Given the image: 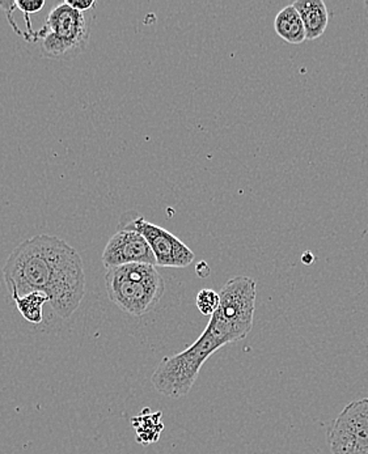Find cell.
<instances>
[{
  "label": "cell",
  "mask_w": 368,
  "mask_h": 454,
  "mask_svg": "<svg viewBox=\"0 0 368 454\" xmlns=\"http://www.w3.org/2000/svg\"><path fill=\"white\" fill-rule=\"evenodd\" d=\"M3 278L11 296L43 293L60 318L76 312L85 293L81 254L56 236L37 235L21 242L8 257Z\"/></svg>",
  "instance_id": "6da1fadb"
},
{
  "label": "cell",
  "mask_w": 368,
  "mask_h": 454,
  "mask_svg": "<svg viewBox=\"0 0 368 454\" xmlns=\"http://www.w3.org/2000/svg\"><path fill=\"white\" fill-rule=\"evenodd\" d=\"M106 293L114 304L128 315H147L163 297L166 283L156 266L145 263L106 270Z\"/></svg>",
  "instance_id": "7a4b0ae2"
},
{
  "label": "cell",
  "mask_w": 368,
  "mask_h": 454,
  "mask_svg": "<svg viewBox=\"0 0 368 454\" xmlns=\"http://www.w3.org/2000/svg\"><path fill=\"white\" fill-rule=\"evenodd\" d=\"M223 346L210 330L205 329L193 345L180 354L164 357L153 373L151 382L159 393L167 397L175 400L185 397L197 381L203 364Z\"/></svg>",
  "instance_id": "3957f363"
},
{
  "label": "cell",
  "mask_w": 368,
  "mask_h": 454,
  "mask_svg": "<svg viewBox=\"0 0 368 454\" xmlns=\"http://www.w3.org/2000/svg\"><path fill=\"white\" fill-rule=\"evenodd\" d=\"M219 296L221 304L206 329L226 346L247 338L254 327L255 280L249 277L232 278L222 288Z\"/></svg>",
  "instance_id": "277c9868"
},
{
  "label": "cell",
  "mask_w": 368,
  "mask_h": 454,
  "mask_svg": "<svg viewBox=\"0 0 368 454\" xmlns=\"http://www.w3.org/2000/svg\"><path fill=\"white\" fill-rule=\"evenodd\" d=\"M90 21L84 13L74 10L67 2L57 4L37 30L41 53L49 59H71L84 51L90 41Z\"/></svg>",
  "instance_id": "5b68a950"
},
{
  "label": "cell",
  "mask_w": 368,
  "mask_h": 454,
  "mask_svg": "<svg viewBox=\"0 0 368 454\" xmlns=\"http://www.w3.org/2000/svg\"><path fill=\"white\" fill-rule=\"evenodd\" d=\"M326 439L332 454H368V398L345 406Z\"/></svg>",
  "instance_id": "8992f818"
},
{
  "label": "cell",
  "mask_w": 368,
  "mask_h": 454,
  "mask_svg": "<svg viewBox=\"0 0 368 454\" xmlns=\"http://www.w3.org/2000/svg\"><path fill=\"white\" fill-rule=\"evenodd\" d=\"M131 228L138 231L147 240L153 255L156 266L161 268H186L193 262L196 254L191 247H186L180 239L159 225L147 222L145 217H138L130 223Z\"/></svg>",
  "instance_id": "52a82bcc"
},
{
  "label": "cell",
  "mask_w": 368,
  "mask_h": 454,
  "mask_svg": "<svg viewBox=\"0 0 368 454\" xmlns=\"http://www.w3.org/2000/svg\"><path fill=\"white\" fill-rule=\"evenodd\" d=\"M101 260L106 270L133 263L156 266L155 255L147 240L130 225H126L112 236Z\"/></svg>",
  "instance_id": "ba28073f"
},
{
  "label": "cell",
  "mask_w": 368,
  "mask_h": 454,
  "mask_svg": "<svg viewBox=\"0 0 368 454\" xmlns=\"http://www.w3.org/2000/svg\"><path fill=\"white\" fill-rule=\"evenodd\" d=\"M293 5L303 20L307 40H317L325 33L329 13L324 0H295Z\"/></svg>",
  "instance_id": "9c48e42d"
},
{
  "label": "cell",
  "mask_w": 368,
  "mask_h": 454,
  "mask_svg": "<svg viewBox=\"0 0 368 454\" xmlns=\"http://www.w3.org/2000/svg\"><path fill=\"white\" fill-rule=\"evenodd\" d=\"M274 29H276L277 35L287 43L299 45V43L307 41L303 20H301V15L293 4L286 5L285 8L279 11L278 15L276 16V20H274Z\"/></svg>",
  "instance_id": "30bf717a"
},
{
  "label": "cell",
  "mask_w": 368,
  "mask_h": 454,
  "mask_svg": "<svg viewBox=\"0 0 368 454\" xmlns=\"http://www.w3.org/2000/svg\"><path fill=\"white\" fill-rule=\"evenodd\" d=\"M161 415V411L151 412L148 407H145L138 417L133 418L131 425L136 429V439L139 444L150 445L159 442L164 429Z\"/></svg>",
  "instance_id": "8fae6325"
},
{
  "label": "cell",
  "mask_w": 368,
  "mask_h": 454,
  "mask_svg": "<svg viewBox=\"0 0 368 454\" xmlns=\"http://www.w3.org/2000/svg\"><path fill=\"white\" fill-rule=\"evenodd\" d=\"M20 315L33 325H40L43 320V305L49 304L51 299L43 293H30L23 296L12 297Z\"/></svg>",
  "instance_id": "7c38bea8"
},
{
  "label": "cell",
  "mask_w": 368,
  "mask_h": 454,
  "mask_svg": "<svg viewBox=\"0 0 368 454\" xmlns=\"http://www.w3.org/2000/svg\"><path fill=\"white\" fill-rule=\"evenodd\" d=\"M221 304V296L214 290H200L197 294V308L203 316H213Z\"/></svg>",
  "instance_id": "4fadbf2b"
},
{
  "label": "cell",
  "mask_w": 368,
  "mask_h": 454,
  "mask_svg": "<svg viewBox=\"0 0 368 454\" xmlns=\"http://www.w3.org/2000/svg\"><path fill=\"white\" fill-rule=\"evenodd\" d=\"M16 7L24 13V16L40 12L45 7V0H16Z\"/></svg>",
  "instance_id": "5bb4252c"
},
{
  "label": "cell",
  "mask_w": 368,
  "mask_h": 454,
  "mask_svg": "<svg viewBox=\"0 0 368 454\" xmlns=\"http://www.w3.org/2000/svg\"><path fill=\"white\" fill-rule=\"evenodd\" d=\"M0 8L4 11L5 16H7L8 19V23H10V26L12 27L13 30H15L16 35H21V37L24 38V35H26V33L21 32V30L19 29V27L16 26L15 19H13V11L18 8L16 7V2H13V0L0 2Z\"/></svg>",
  "instance_id": "9a60e30c"
},
{
  "label": "cell",
  "mask_w": 368,
  "mask_h": 454,
  "mask_svg": "<svg viewBox=\"0 0 368 454\" xmlns=\"http://www.w3.org/2000/svg\"><path fill=\"white\" fill-rule=\"evenodd\" d=\"M67 4L70 7H73L74 10L79 11V12L84 13L87 11L92 10L93 7H96V0H66Z\"/></svg>",
  "instance_id": "2e32d148"
},
{
  "label": "cell",
  "mask_w": 368,
  "mask_h": 454,
  "mask_svg": "<svg viewBox=\"0 0 368 454\" xmlns=\"http://www.w3.org/2000/svg\"><path fill=\"white\" fill-rule=\"evenodd\" d=\"M313 260L311 253L309 252V263H312L311 261ZM304 263L307 262V258H303Z\"/></svg>",
  "instance_id": "e0dca14e"
},
{
  "label": "cell",
  "mask_w": 368,
  "mask_h": 454,
  "mask_svg": "<svg viewBox=\"0 0 368 454\" xmlns=\"http://www.w3.org/2000/svg\"><path fill=\"white\" fill-rule=\"evenodd\" d=\"M364 5H366V10H367V13H368V0L366 3H364Z\"/></svg>",
  "instance_id": "ac0fdd59"
}]
</instances>
